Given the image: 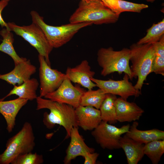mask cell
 <instances>
[{
  "instance_id": "obj_1",
  "label": "cell",
  "mask_w": 164,
  "mask_h": 164,
  "mask_svg": "<svg viewBox=\"0 0 164 164\" xmlns=\"http://www.w3.org/2000/svg\"><path fill=\"white\" fill-rule=\"evenodd\" d=\"M36 100V110L47 109L50 111L49 114L45 112L43 114V122L46 127L51 129L56 124L62 126L66 131V138L70 137L72 128L78 127L75 108L70 105L44 99L39 96Z\"/></svg>"
},
{
  "instance_id": "obj_2",
  "label": "cell",
  "mask_w": 164,
  "mask_h": 164,
  "mask_svg": "<svg viewBox=\"0 0 164 164\" xmlns=\"http://www.w3.org/2000/svg\"><path fill=\"white\" fill-rule=\"evenodd\" d=\"M119 17L101 0H81L69 21L73 23L90 22L101 25L115 23Z\"/></svg>"
},
{
  "instance_id": "obj_3",
  "label": "cell",
  "mask_w": 164,
  "mask_h": 164,
  "mask_svg": "<svg viewBox=\"0 0 164 164\" xmlns=\"http://www.w3.org/2000/svg\"><path fill=\"white\" fill-rule=\"evenodd\" d=\"M30 15L32 22L41 29L53 48H58L63 45L69 41L80 29L93 24L90 22L70 23L54 26L46 24L43 17L36 11H31Z\"/></svg>"
},
{
  "instance_id": "obj_4",
  "label": "cell",
  "mask_w": 164,
  "mask_h": 164,
  "mask_svg": "<svg viewBox=\"0 0 164 164\" xmlns=\"http://www.w3.org/2000/svg\"><path fill=\"white\" fill-rule=\"evenodd\" d=\"M130 60L132 63L130 67L132 77L138 78L134 86L141 91L144 81L150 73L155 55V48L153 44H138L134 43L130 47Z\"/></svg>"
},
{
  "instance_id": "obj_5",
  "label": "cell",
  "mask_w": 164,
  "mask_h": 164,
  "mask_svg": "<svg viewBox=\"0 0 164 164\" xmlns=\"http://www.w3.org/2000/svg\"><path fill=\"white\" fill-rule=\"evenodd\" d=\"M130 50L127 48L119 51L114 50L112 47L101 48L97 53V61L102 68L101 73L106 76L115 72L121 74L124 73L132 80L129 65Z\"/></svg>"
},
{
  "instance_id": "obj_6",
  "label": "cell",
  "mask_w": 164,
  "mask_h": 164,
  "mask_svg": "<svg viewBox=\"0 0 164 164\" xmlns=\"http://www.w3.org/2000/svg\"><path fill=\"white\" fill-rule=\"evenodd\" d=\"M35 140L31 124L25 122L21 129L7 141L5 149L0 154V164H9L19 155L32 152Z\"/></svg>"
},
{
  "instance_id": "obj_7",
  "label": "cell",
  "mask_w": 164,
  "mask_h": 164,
  "mask_svg": "<svg viewBox=\"0 0 164 164\" xmlns=\"http://www.w3.org/2000/svg\"><path fill=\"white\" fill-rule=\"evenodd\" d=\"M7 24L11 31L21 36L35 48L50 66L49 56L53 48L38 26L33 22L28 26H18L13 22H8Z\"/></svg>"
},
{
  "instance_id": "obj_8",
  "label": "cell",
  "mask_w": 164,
  "mask_h": 164,
  "mask_svg": "<svg viewBox=\"0 0 164 164\" xmlns=\"http://www.w3.org/2000/svg\"><path fill=\"white\" fill-rule=\"evenodd\" d=\"M130 125L121 128L102 121L91 132L96 141L103 149L113 150L120 149L119 140L122 135L128 132Z\"/></svg>"
},
{
  "instance_id": "obj_9",
  "label": "cell",
  "mask_w": 164,
  "mask_h": 164,
  "mask_svg": "<svg viewBox=\"0 0 164 164\" xmlns=\"http://www.w3.org/2000/svg\"><path fill=\"white\" fill-rule=\"evenodd\" d=\"M39 63V96L43 97L56 90L60 85L66 75L56 69L51 68L44 57L38 55Z\"/></svg>"
},
{
  "instance_id": "obj_10",
  "label": "cell",
  "mask_w": 164,
  "mask_h": 164,
  "mask_svg": "<svg viewBox=\"0 0 164 164\" xmlns=\"http://www.w3.org/2000/svg\"><path fill=\"white\" fill-rule=\"evenodd\" d=\"M128 75H125L122 80H115L111 79L107 80L92 77L91 80L96 87L103 90L106 94L119 96L125 100L130 96L138 97L142 94L141 91L136 89L129 81Z\"/></svg>"
},
{
  "instance_id": "obj_11",
  "label": "cell",
  "mask_w": 164,
  "mask_h": 164,
  "mask_svg": "<svg viewBox=\"0 0 164 164\" xmlns=\"http://www.w3.org/2000/svg\"><path fill=\"white\" fill-rule=\"evenodd\" d=\"M85 91L78 85L73 86L66 75L57 89L46 94L44 97L76 108L80 105L81 97Z\"/></svg>"
},
{
  "instance_id": "obj_12",
  "label": "cell",
  "mask_w": 164,
  "mask_h": 164,
  "mask_svg": "<svg viewBox=\"0 0 164 164\" xmlns=\"http://www.w3.org/2000/svg\"><path fill=\"white\" fill-rule=\"evenodd\" d=\"M65 74L71 82L77 83L88 90H92L96 87L91 80L93 77L95 72L91 70L89 62L86 60H83L74 67H68Z\"/></svg>"
},
{
  "instance_id": "obj_13",
  "label": "cell",
  "mask_w": 164,
  "mask_h": 164,
  "mask_svg": "<svg viewBox=\"0 0 164 164\" xmlns=\"http://www.w3.org/2000/svg\"><path fill=\"white\" fill-rule=\"evenodd\" d=\"M36 67L32 64L29 60L26 59L15 65L14 69L5 74H0V79L15 86L22 84L30 78L31 76L36 72Z\"/></svg>"
},
{
  "instance_id": "obj_14",
  "label": "cell",
  "mask_w": 164,
  "mask_h": 164,
  "mask_svg": "<svg viewBox=\"0 0 164 164\" xmlns=\"http://www.w3.org/2000/svg\"><path fill=\"white\" fill-rule=\"evenodd\" d=\"M78 126L85 131L93 130L102 121L99 109L79 105L75 108Z\"/></svg>"
},
{
  "instance_id": "obj_15",
  "label": "cell",
  "mask_w": 164,
  "mask_h": 164,
  "mask_svg": "<svg viewBox=\"0 0 164 164\" xmlns=\"http://www.w3.org/2000/svg\"><path fill=\"white\" fill-rule=\"evenodd\" d=\"M78 127H73L71 130L70 141L66 151V155L63 161L65 164H70L71 161L78 156H83L87 152H94L95 149L88 146L80 134Z\"/></svg>"
},
{
  "instance_id": "obj_16",
  "label": "cell",
  "mask_w": 164,
  "mask_h": 164,
  "mask_svg": "<svg viewBox=\"0 0 164 164\" xmlns=\"http://www.w3.org/2000/svg\"><path fill=\"white\" fill-rule=\"evenodd\" d=\"M115 107L117 121L121 122L138 120L144 112L135 103L128 102L121 97L116 99Z\"/></svg>"
},
{
  "instance_id": "obj_17",
  "label": "cell",
  "mask_w": 164,
  "mask_h": 164,
  "mask_svg": "<svg viewBox=\"0 0 164 164\" xmlns=\"http://www.w3.org/2000/svg\"><path fill=\"white\" fill-rule=\"evenodd\" d=\"M28 101L19 97L8 101H0V113L6 121V129L9 133L12 132L14 128L17 115Z\"/></svg>"
},
{
  "instance_id": "obj_18",
  "label": "cell",
  "mask_w": 164,
  "mask_h": 164,
  "mask_svg": "<svg viewBox=\"0 0 164 164\" xmlns=\"http://www.w3.org/2000/svg\"><path fill=\"white\" fill-rule=\"evenodd\" d=\"M121 148L124 150L128 164H137L144 156V144L140 143L125 134L119 140Z\"/></svg>"
},
{
  "instance_id": "obj_19",
  "label": "cell",
  "mask_w": 164,
  "mask_h": 164,
  "mask_svg": "<svg viewBox=\"0 0 164 164\" xmlns=\"http://www.w3.org/2000/svg\"><path fill=\"white\" fill-rule=\"evenodd\" d=\"M138 122L134 121L125 133L129 137L142 144H146L156 140H164V132L157 129L141 130L137 128Z\"/></svg>"
},
{
  "instance_id": "obj_20",
  "label": "cell",
  "mask_w": 164,
  "mask_h": 164,
  "mask_svg": "<svg viewBox=\"0 0 164 164\" xmlns=\"http://www.w3.org/2000/svg\"><path fill=\"white\" fill-rule=\"evenodd\" d=\"M39 85V83L36 79L30 78L20 85L14 86L13 89L5 96L0 99V101H3L12 95H15L19 98L29 101L36 99L38 97L36 91Z\"/></svg>"
},
{
  "instance_id": "obj_21",
  "label": "cell",
  "mask_w": 164,
  "mask_h": 164,
  "mask_svg": "<svg viewBox=\"0 0 164 164\" xmlns=\"http://www.w3.org/2000/svg\"><path fill=\"white\" fill-rule=\"evenodd\" d=\"M104 4L116 15L125 12L140 13L149 7L144 4L133 3L123 0H101Z\"/></svg>"
},
{
  "instance_id": "obj_22",
  "label": "cell",
  "mask_w": 164,
  "mask_h": 164,
  "mask_svg": "<svg viewBox=\"0 0 164 164\" xmlns=\"http://www.w3.org/2000/svg\"><path fill=\"white\" fill-rule=\"evenodd\" d=\"M0 35L2 37V42L0 44V51L9 56L13 59L15 65L27 59L20 57L16 53L13 46V35L10 30L4 28L0 31Z\"/></svg>"
},
{
  "instance_id": "obj_23",
  "label": "cell",
  "mask_w": 164,
  "mask_h": 164,
  "mask_svg": "<svg viewBox=\"0 0 164 164\" xmlns=\"http://www.w3.org/2000/svg\"><path fill=\"white\" fill-rule=\"evenodd\" d=\"M116 95L107 94L99 109L100 111L102 121L110 124L116 123V118L115 101Z\"/></svg>"
},
{
  "instance_id": "obj_24",
  "label": "cell",
  "mask_w": 164,
  "mask_h": 164,
  "mask_svg": "<svg viewBox=\"0 0 164 164\" xmlns=\"http://www.w3.org/2000/svg\"><path fill=\"white\" fill-rule=\"evenodd\" d=\"M106 94L100 88L96 90L85 91L81 97L80 105L92 106L99 109Z\"/></svg>"
},
{
  "instance_id": "obj_25",
  "label": "cell",
  "mask_w": 164,
  "mask_h": 164,
  "mask_svg": "<svg viewBox=\"0 0 164 164\" xmlns=\"http://www.w3.org/2000/svg\"><path fill=\"white\" fill-rule=\"evenodd\" d=\"M155 55L151 73L164 75V35L157 42L153 43Z\"/></svg>"
},
{
  "instance_id": "obj_26",
  "label": "cell",
  "mask_w": 164,
  "mask_h": 164,
  "mask_svg": "<svg viewBox=\"0 0 164 164\" xmlns=\"http://www.w3.org/2000/svg\"><path fill=\"white\" fill-rule=\"evenodd\" d=\"M143 152L153 164H157L164 153V140H154L144 144Z\"/></svg>"
},
{
  "instance_id": "obj_27",
  "label": "cell",
  "mask_w": 164,
  "mask_h": 164,
  "mask_svg": "<svg viewBox=\"0 0 164 164\" xmlns=\"http://www.w3.org/2000/svg\"><path fill=\"white\" fill-rule=\"evenodd\" d=\"M164 19L154 23L147 31L145 36L137 43L138 44H153L158 42L164 35Z\"/></svg>"
},
{
  "instance_id": "obj_28",
  "label": "cell",
  "mask_w": 164,
  "mask_h": 164,
  "mask_svg": "<svg viewBox=\"0 0 164 164\" xmlns=\"http://www.w3.org/2000/svg\"><path fill=\"white\" fill-rule=\"evenodd\" d=\"M44 162L43 155L31 152L19 155L11 164H41Z\"/></svg>"
},
{
  "instance_id": "obj_29",
  "label": "cell",
  "mask_w": 164,
  "mask_h": 164,
  "mask_svg": "<svg viewBox=\"0 0 164 164\" xmlns=\"http://www.w3.org/2000/svg\"><path fill=\"white\" fill-rule=\"evenodd\" d=\"M99 154L97 152H87L83 156L84 159V164H95Z\"/></svg>"
},
{
  "instance_id": "obj_30",
  "label": "cell",
  "mask_w": 164,
  "mask_h": 164,
  "mask_svg": "<svg viewBox=\"0 0 164 164\" xmlns=\"http://www.w3.org/2000/svg\"><path fill=\"white\" fill-rule=\"evenodd\" d=\"M10 1V0H1L0 1V26L2 27H5L6 29L9 30L7 23L4 21L2 17V13L3 10L7 5Z\"/></svg>"
},
{
  "instance_id": "obj_31",
  "label": "cell",
  "mask_w": 164,
  "mask_h": 164,
  "mask_svg": "<svg viewBox=\"0 0 164 164\" xmlns=\"http://www.w3.org/2000/svg\"><path fill=\"white\" fill-rule=\"evenodd\" d=\"M147 2H153L156 0H145Z\"/></svg>"
}]
</instances>
